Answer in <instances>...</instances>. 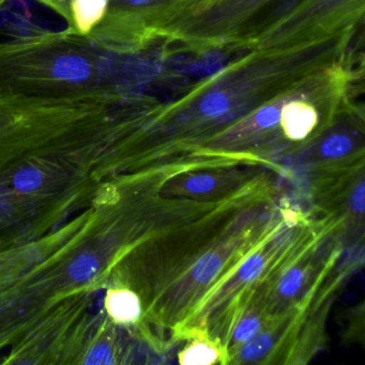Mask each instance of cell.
<instances>
[{
  "instance_id": "8992f818",
  "label": "cell",
  "mask_w": 365,
  "mask_h": 365,
  "mask_svg": "<svg viewBox=\"0 0 365 365\" xmlns=\"http://www.w3.org/2000/svg\"><path fill=\"white\" fill-rule=\"evenodd\" d=\"M299 0H215L175 25L164 38L181 51L202 55L220 50H249L250 44L266 29L271 8L282 6L285 14ZM275 19V20H277ZM274 20V21H275Z\"/></svg>"
},
{
  "instance_id": "4fadbf2b",
  "label": "cell",
  "mask_w": 365,
  "mask_h": 365,
  "mask_svg": "<svg viewBox=\"0 0 365 365\" xmlns=\"http://www.w3.org/2000/svg\"><path fill=\"white\" fill-rule=\"evenodd\" d=\"M108 0H72L74 24L82 35L91 34L108 11Z\"/></svg>"
},
{
  "instance_id": "6da1fadb",
  "label": "cell",
  "mask_w": 365,
  "mask_h": 365,
  "mask_svg": "<svg viewBox=\"0 0 365 365\" xmlns=\"http://www.w3.org/2000/svg\"><path fill=\"white\" fill-rule=\"evenodd\" d=\"M270 176L258 173L213 200H187L127 258L143 307L140 341L157 352L180 343L250 256L272 236L262 213Z\"/></svg>"
},
{
  "instance_id": "30bf717a",
  "label": "cell",
  "mask_w": 365,
  "mask_h": 365,
  "mask_svg": "<svg viewBox=\"0 0 365 365\" xmlns=\"http://www.w3.org/2000/svg\"><path fill=\"white\" fill-rule=\"evenodd\" d=\"M204 168L168 174L162 181L160 192L168 197L213 200L232 193L249 182L260 170L245 166Z\"/></svg>"
},
{
  "instance_id": "9c48e42d",
  "label": "cell",
  "mask_w": 365,
  "mask_h": 365,
  "mask_svg": "<svg viewBox=\"0 0 365 365\" xmlns=\"http://www.w3.org/2000/svg\"><path fill=\"white\" fill-rule=\"evenodd\" d=\"M364 112L354 98L319 135L297 149L284 161L288 168L332 170L364 163Z\"/></svg>"
},
{
  "instance_id": "52a82bcc",
  "label": "cell",
  "mask_w": 365,
  "mask_h": 365,
  "mask_svg": "<svg viewBox=\"0 0 365 365\" xmlns=\"http://www.w3.org/2000/svg\"><path fill=\"white\" fill-rule=\"evenodd\" d=\"M202 0H108V11L91 36L119 53H138L163 41Z\"/></svg>"
},
{
  "instance_id": "277c9868",
  "label": "cell",
  "mask_w": 365,
  "mask_h": 365,
  "mask_svg": "<svg viewBox=\"0 0 365 365\" xmlns=\"http://www.w3.org/2000/svg\"><path fill=\"white\" fill-rule=\"evenodd\" d=\"M127 172L114 127L0 168V254L50 236Z\"/></svg>"
},
{
  "instance_id": "7a4b0ae2",
  "label": "cell",
  "mask_w": 365,
  "mask_h": 365,
  "mask_svg": "<svg viewBox=\"0 0 365 365\" xmlns=\"http://www.w3.org/2000/svg\"><path fill=\"white\" fill-rule=\"evenodd\" d=\"M356 29L292 48H254L182 96L150 100L136 116L134 138L146 168L185 165L209 138L312 74L349 56Z\"/></svg>"
},
{
  "instance_id": "5bb4252c",
  "label": "cell",
  "mask_w": 365,
  "mask_h": 365,
  "mask_svg": "<svg viewBox=\"0 0 365 365\" xmlns=\"http://www.w3.org/2000/svg\"><path fill=\"white\" fill-rule=\"evenodd\" d=\"M215 0H202V4H200V6H198L197 9H200V8L206 7V6L210 5L211 3H213Z\"/></svg>"
},
{
  "instance_id": "7c38bea8",
  "label": "cell",
  "mask_w": 365,
  "mask_h": 365,
  "mask_svg": "<svg viewBox=\"0 0 365 365\" xmlns=\"http://www.w3.org/2000/svg\"><path fill=\"white\" fill-rule=\"evenodd\" d=\"M178 362L183 365L225 364L223 349L209 339H195L178 354Z\"/></svg>"
},
{
  "instance_id": "3957f363",
  "label": "cell",
  "mask_w": 365,
  "mask_h": 365,
  "mask_svg": "<svg viewBox=\"0 0 365 365\" xmlns=\"http://www.w3.org/2000/svg\"><path fill=\"white\" fill-rule=\"evenodd\" d=\"M155 219L153 189L144 176L110 181L70 240L0 288V358L50 314L88 302Z\"/></svg>"
},
{
  "instance_id": "8fae6325",
  "label": "cell",
  "mask_w": 365,
  "mask_h": 365,
  "mask_svg": "<svg viewBox=\"0 0 365 365\" xmlns=\"http://www.w3.org/2000/svg\"><path fill=\"white\" fill-rule=\"evenodd\" d=\"M93 70V63L88 58L78 53H68L53 61L48 74L53 82L76 86L93 78L96 74Z\"/></svg>"
},
{
  "instance_id": "5b68a950",
  "label": "cell",
  "mask_w": 365,
  "mask_h": 365,
  "mask_svg": "<svg viewBox=\"0 0 365 365\" xmlns=\"http://www.w3.org/2000/svg\"><path fill=\"white\" fill-rule=\"evenodd\" d=\"M100 121L91 100H0V168L83 140Z\"/></svg>"
},
{
  "instance_id": "ba28073f",
  "label": "cell",
  "mask_w": 365,
  "mask_h": 365,
  "mask_svg": "<svg viewBox=\"0 0 365 365\" xmlns=\"http://www.w3.org/2000/svg\"><path fill=\"white\" fill-rule=\"evenodd\" d=\"M365 0H299L250 44L254 48H292L356 29Z\"/></svg>"
}]
</instances>
